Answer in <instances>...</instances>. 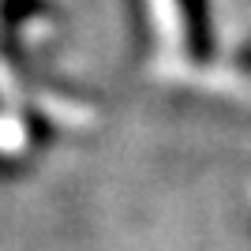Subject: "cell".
<instances>
[{
    "label": "cell",
    "mask_w": 251,
    "mask_h": 251,
    "mask_svg": "<svg viewBox=\"0 0 251 251\" xmlns=\"http://www.w3.org/2000/svg\"><path fill=\"white\" fill-rule=\"evenodd\" d=\"M184 8V30H188V49L195 60H202L210 52V34H206V8L202 0H180Z\"/></svg>",
    "instance_id": "1"
}]
</instances>
